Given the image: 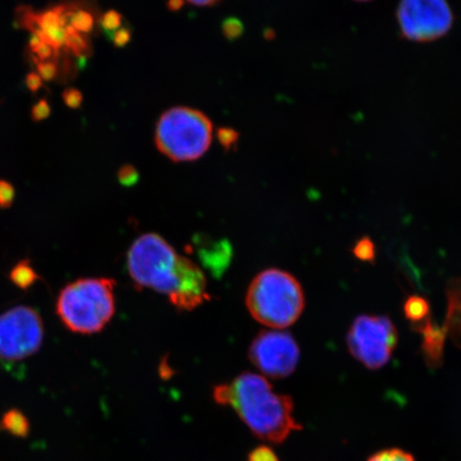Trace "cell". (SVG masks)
Returning <instances> with one entry per match:
<instances>
[{
	"mask_svg": "<svg viewBox=\"0 0 461 461\" xmlns=\"http://www.w3.org/2000/svg\"><path fill=\"white\" fill-rule=\"evenodd\" d=\"M0 428L7 430L11 435L25 437L29 431V423L24 413L19 411H9L0 420Z\"/></svg>",
	"mask_w": 461,
	"mask_h": 461,
	"instance_id": "13",
	"label": "cell"
},
{
	"mask_svg": "<svg viewBox=\"0 0 461 461\" xmlns=\"http://www.w3.org/2000/svg\"><path fill=\"white\" fill-rule=\"evenodd\" d=\"M43 338V321L36 310L15 307L0 315V358L26 359L41 348Z\"/></svg>",
	"mask_w": 461,
	"mask_h": 461,
	"instance_id": "8",
	"label": "cell"
},
{
	"mask_svg": "<svg viewBox=\"0 0 461 461\" xmlns=\"http://www.w3.org/2000/svg\"><path fill=\"white\" fill-rule=\"evenodd\" d=\"M25 83L28 90L32 94H36L43 86V80L36 72L27 74Z\"/></svg>",
	"mask_w": 461,
	"mask_h": 461,
	"instance_id": "30",
	"label": "cell"
},
{
	"mask_svg": "<svg viewBox=\"0 0 461 461\" xmlns=\"http://www.w3.org/2000/svg\"><path fill=\"white\" fill-rule=\"evenodd\" d=\"M356 2L365 3V2H371V0H356Z\"/></svg>",
	"mask_w": 461,
	"mask_h": 461,
	"instance_id": "33",
	"label": "cell"
},
{
	"mask_svg": "<svg viewBox=\"0 0 461 461\" xmlns=\"http://www.w3.org/2000/svg\"><path fill=\"white\" fill-rule=\"evenodd\" d=\"M248 356L265 376L282 379L295 372L301 349L290 333L272 330L258 334Z\"/></svg>",
	"mask_w": 461,
	"mask_h": 461,
	"instance_id": "9",
	"label": "cell"
},
{
	"mask_svg": "<svg viewBox=\"0 0 461 461\" xmlns=\"http://www.w3.org/2000/svg\"><path fill=\"white\" fill-rule=\"evenodd\" d=\"M119 182L124 186H132L138 182L140 175L131 165H125L118 172Z\"/></svg>",
	"mask_w": 461,
	"mask_h": 461,
	"instance_id": "26",
	"label": "cell"
},
{
	"mask_svg": "<svg viewBox=\"0 0 461 461\" xmlns=\"http://www.w3.org/2000/svg\"><path fill=\"white\" fill-rule=\"evenodd\" d=\"M38 278L37 273L34 272L31 264L26 261L17 264L10 274L11 281L22 290H26V288L32 286Z\"/></svg>",
	"mask_w": 461,
	"mask_h": 461,
	"instance_id": "16",
	"label": "cell"
},
{
	"mask_svg": "<svg viewBox=\"0 0 461 461\" xmlns=\"http://www.w3.org/2000/svg\"><path fill=\"white\" fill-rule=\"evenodd\" d=\"M397 22L412 42H432L451 31L454 16L447 0H401Z\"/></svg>",
	"mask_w": 461,
	"mask_h": 461,
	"instance_id": "7",
	"label": "cell"
},
{
	"mask_svg": "<svg viewBox=\"0 0 461 461\" xmlns=\"http://www.w3.org/2000/svg\"><path fill=\"white\" fill-rule=\"evenodd\" d=\"M214 401L234 409L252 434L270 443L285 442L302 425L294 418V402L288 395L276 393L261 375L243 373L229 384L216 385Z\"/></svg>",
	"mask_w": 461,
	"mask_h": 461,
	"instance_id": "2",
	"label": "cell"
},
{
	"mask_svg": "<svg viewBox=\"0 0 461 461\" xmlns=\"http://www.w3.org/2000/svg\"><path fill=\"white\" fill-rule=\"evenodd\" d=\"M416 330L422 334V353L426 365L430 368L440 367L445 357V327H439L429 319L416 326Z\"/></svg>",
	"mask_w": 461,
	"mask_h": 461,
	"instance_id": "10",
	"label": "cell"
},
{
	"mask_svg": "<svg viewBox=\"0 0 461 461\" xmlns=\"http://www.w3.org/2000/svg\"><path fill=\"white\" fill-rule=\"evenodd\" d=\"M50 113L51 108L46 99L40 100L32 109V118L34 122H41V121L48 119Z\"/></svg>",
	"mask_w": 461,
	"mask_h": 461,
	"instance_id": "28",
	"label": "cell"
},
{
	"mask_svg": "<svg viewBox=\"0 0 461 461\" xmlns=\"http://www.w3.org/2000/svg\"><path fill=\"white\" fill-rule=\"evenodd\" d=\"M123 16L118 11L109 10L104 14L101 19V27L108 38L122 27Z\"/></svg>",
	"mask_w": 461,
	"mask_h": 461,
	"instance_id": "19",
	"label": "cell"
},
{
	"mask_svg": "<svg viewBox=\"0 0 461 461\" xmlns=\"http://www.w3.org/2000/svg\"><path fill=\"white\" fill-rule=\"evenodd\" d=\"M248 461H279L274 449L267 446L258 447L249 454Z\"/></svg>",
	"mask_w": 461,
	"mask_h": 461,
	"instance_id": "24",
	"label": "cell"
},
{
	"mask_svg": "<svg viewBox=\"0 0 461 461\" xmlns=\"http://www.w3.org/2000/svg\"><path fill=\"white\" fill-rule=\"evenodd\" d=\"M187 2L198 5V7H209V5L217 4L219 0H187Z\"/></svg>",
	"mask_w": 461,
	"mask_h": 461,
	"instance_id": "32",
	"label": "cell"
},
{
	"mask_svg": "<svg viewBox=\"0 0 461 461\" xmlns=\"http://www.w3.org/2000/svg\"><path fill=\"white\" fill-rule=\"evenodd\" d=\"M351 356L370 370H379L390 361L399 342V333L387 316L360 315L348 333Z\"/></svg>",
	"mask_w": 461,
	"mask_h": 461,
	"instance_id": "6",
	"label": "cell"
},
{
	"mask_svg": "<svg viewBox=\"0 0 461 461\" xmlns=\"http://www.w3.org/2000/svg\"><path fill=\"white\" fill-rule=\"evenodd\" d=\"M246 305L259 324L270 330H285L295 324L303 312V288L290 273L268 268L251 281L247 291Z\"/></svg>",
	"mask_w": 461,
	"mask_h": 461,
	"instance_id": "3",
	"label": "cell"
},
{
	"mask_svg": "<svg viewBox=\"0 0 461 461\" xmlns=\"http://www.w3.org/2000/svg\"><path fill=\"white\" fill-rule=\"evenodd\" d=\"M212 140V123L203 113L175 107L161 115L155 131V144L175 163L203 157Z\"/></svg>",
	"mask_w": 461,
	"mask_h": 461,
	"instance_id": "5",
	"label": "cell"
},
{
	"mask_svg": "<svg viewBox=\"0 0 461 461\" xmlns=\"http://www.w3.org/2000/svg\"><path fill=\"white\" fill-rule=\"evenodd\" d=\"M367 461H417L411 453L402 448H385L372 455Z\"/></svg>",
	"mask_w": 461,
	"mask_h": 461,
	"instance_id": "17",
	"label": "cell"
},
{
	"mask_svg": "<svg viewBox=\"0 0 461 461\" xmlns=\"http://www.w3.org/2000/svg\"><path fill=\"white\" fill-rule=\"evenodd\" d=\"M184 5H185V0H168V3H167V8H168L171 13H177V11H180Z\"/></svg>",
	"mask_w": 461,
	"mask_h": 461,
	"instance_id": "31",
	"label": "cell"
},
{
	"mask_svg": "<svg viewBox=\"0 0 461 461\" xmlns=\"http://www.w3.org/2000/svg\"><path fill=\"white\" fill-rule=\"evenodd\" d=\"M447 309L445 330L457 348H461V278H455L447 285Z\"/></svg>",
	"mask_w": 461,
	"mask_h": 461,
	"instance_id": "11",
	"label": "cell"
},
{
	"mask_svg": "<svg viewBox=\"0 0 461 461\" xmlns=\"http://www.w3.org/2000/svg\"><path fill=\"white\" fill-rule=\"evenodd\" d=\"M221 31L223 37L232 42L243 36L245 26L238 17H228L222 22Z\"/></svg>",
	"mask_w": 461,
	"mask_h": 461,
	"instance_id": "18",
	"label": "cell"
},
{
	"mask_svg": "<svg viewBox=\"0 0 461 461\" xmlns=\"http://www.w3.org/2000/svg\"><path fill=\"white\" fill-rule=\"evenodd\" d=\"M217 140L226 151H230L238 143L240 134L233 129L221 128L217 131Z\"/></svg>",
	"mask_w": 461,
	"mask_h": 461,
	"instance_id": "21",
	"label": "cell"
},
{
	"mask_svg": "<svg viewBox=\"0 0 461 461\" xmlns=\"http://www.w3.org/2000/svg\"><path fill=\"white\" fill-rule=\"evenodd\" d=\"M128 268L138 286L164 294L178 310H194L209 299L204 273L158 234H143L131 244Z\"/></svg>",
	"mask_w": 461,
	"mask_h": 461,
	"instance_id": "1",
	"label": "cell"
},
{
	"mask_svg": "<svg viewBox=\"0 0 461 461\" xmlns=\"http://www.w3.org/2000/svg\"><path fill=\"white\" fill-rule=\"evenodd\" d=\"M66 48L79 58H86L91 54V44L86 34L75 31L71 26H66Z\"/></svg>",
	"mask_w": 461,
	"mask_h": 461,
	"instance_id": "14",
	"label": "cell"
},
{
	"mask_svg": "<svg viewBox=\"0 0 461 461\" xmlns=\"http://www.w3.org/2000/svg\"><path fill=\"white\" fill-rule=\"evenodd\" d=\"M62 100L68 108L78 109L82 106L84 96L82 92L77 89L67 88L62 92Z\"/></svg>",
	"mask_w": 461,
	"mask_h": 461,
	"instance_id": "25",
	"label": "cell"
},
{
	"mask_svg": "<svg viewBox=\"0 0 461 461\" xmlns=\"http://www.w3.org/2000/svg\"><path fill=\"white\" fill-rule=\"evenodd\" d=\"M117 49H123L131 40V31L129 27H121L109 38Z\"/></svg>",
	"mask_w": 461,
	"mask_h": 461,
	"instance_id": "29",
	"label": "cell"
},
{
	"mask_svg": "<svg viewBox=\"0 0 461 461\" xmlns=\"http://www.w3.org/2000/svg\"><path fill=\"white\" fill-rule=\"evenodd\" d=\"M354 256L362 262H373L376 257V249L373 240L368 238H363L357 241L353 248Z\"/></svg>",
	"mask_w": 461,
	"mask_h": 461,
	"instance_id": "20",
	"label": "cell"
},
{
	"mask_svg": "<svg viewBox=\"0 0 461 461\" xmlns=\"http://www.w3.org/2000/svg\"><path fill=\"white\" fill-rule=\"evenodd\" d=\"M115 281L85 278L63 287L56 303L62 324L79 334L101 332L115 313Z\"/></svg>",
	"mask_w": 461,
	"mask_h": 461,
	"instance_id": "4",
	"label": "cell"
},
{
	"mask_svg": "<svg viewBox=\"0 0 461 461\" xmlns=\"http://www.w3.org/2000/svg\"><path fill=\"white\" fill-rule=\"evenodd\" d=\"M67 26H71L75 31L80 33H90L95 28V17L89 11L84 9L66 11Z\"/></svg>",
	"mask_w": 461,
	"mask_h": 461,
	"instance_id": "15",
	"label": "cell"
},
{
	"mask_svg": "<svg viewBox=\"0 0 461 461\" xmlns=\"http://www.w3.org/2000/svg\"><path fill=\"white\" fill-rule=\"evenodd\" d=\"M14 187L9 182L0 180V207L5 209V207L11 206L14 203Z\"/></svg>",
	"mask_w": 461,
	"mask_h": 461,
	"instance_id": "27",
	"label": "cell"
},
{
	"mask_svg": "<svg viewBox=\"0 0 461 461\" xmlns=\"http://www.w3.org/2000/svg\"><path fill=\"white\" fill-rule=\"evenodd\" d=\"M32 51L34 55V60L37 61L55 60L58 55V50L45 41L40 42Z\"/></svg>",
	"mask_w": 461,
	"mask_h": 461,
	"instance_id": "22",
	"label": "cell"
},
{
	"mask_svg": "<svg viewBox=\"0 0 461 461\" xmlns=\"http://www.w3.org/2000/svg\"><path fill=\"white\" fill-rule=\"evenodd\" d=\"M34 65L37 67V73L40 75V77L45 80V82H50V80L56 78L58 74V65L56 61L34 60Z\"/></svg>",
	"mask_w": 461,
	"mask_h": 461,
	"instance_id": "23",
	"label": "cell"
},
{
	"mask_svg": "<svg viewBox=\"0 0 461 461\" xmlns=\"http://www.w3.org/2000/svg\"><path fill=\"white\" fill-rule=\"evenodd\" d=\"M429 312V303L424 297L418 295L411 296L403 303V314H405L408 321H411L413 326H419L428 321Z\"/></svg>",
	"mask_w": 461,
	"mask_h": 461,
	"instance_id": "12",
	"label": "cell"
}]
</instances>
